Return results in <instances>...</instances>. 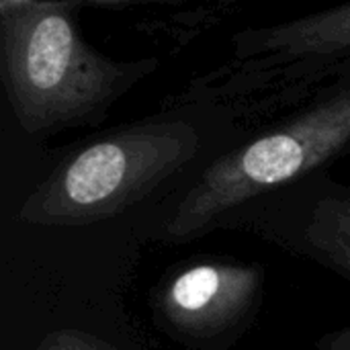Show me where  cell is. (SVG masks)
I'll return each mask as SVG.
<instances>
[{"label":"cell","mask_w":350,"mask_h":350,"mask_svg":"<svg viewBox=\"0 0 350 350\" xmlns=\"http://www.w3.org/2000/svg\"><path fill=\"white\" fill-rule=\"evenodd\" d=\"M226 230L256 236L350 283V183L330 170L248 203Z\"/></svg>","instance_id":"5"},{"label":"cell","mask_w":350,"mask_h":350,"mask_svg":"<svg viewBox=\"0 0 350 350\" xmlns=\"http://www.w3.org/2000/svg\"><path fill=\"white\" fill-rule=\"evenodd\" d=\"M244 133L228 109L176 94L158 113L64 150L16 219L33 228H80L119 217L152 197L164 201Z\"/></svg>","instance_id":"1"},{"label":"cell","mask_w":350,"mask_h":350,"mask_svg":"<svg viewBox=\"0 0 350 350\" xmlns=\"http://www.w3.org/2000/svg\"><path fill=\"white\" fill-rule=\"evenodd\" d=\"M314 347L316 350H350V324L322 334Z\"/></svg>","instance_id":"7"},{"label":"cell","mask_w":350,"mask_h":350,"mask_svg":"<svg viewBox=\"0 0 350 350\" xmlns=\"http://www.w3.org/2000/svg\"><path fill=\"white\" fill-rule=\"evenodd\" d=\"M267 289L258 262L201 254L170 267L152 287L154 326L187 350L234 349L254 326Z\"/></svg>","instance_id":"4"},{"label":"cell","mask_w":350,"mask_h":350,"mask_svg":"<svg viewBox=\"0 0 350 350\" xmlns=\"http://www.w3.org/2000/svg\"><path fill=\"white\" fill-rule=\"evenodd\" d=\"M350 154V57L304 103L246 129L242 139L150 209L146 234L180 246L226 226L252 201Z\"/></svg>","instance_id":"2"},{"label":"cell","mask_w":350,"mask_h":350,"mask_svg":"<svg viewBox=\"0 0 350 350\" xmlns=\"http://www.w3.org/2000/svg\"><path fill=\"white\" fill-rule=\"evenodd\" d=\"M80 2L2 0L0 74L21 131L45 139L100 125L160 68L158 57L113 59L78 25Z\"/></svg>","instance_id":"3"},{"label":"cell","mask_w":350,"mask_h":350,"mask_svg":"<svg viewBox=\"0 0 350 350\" xmlns=\"http://www.w3.org/2000/svg\"><path fill=\"white\" fill-rule=\"evenodd\" d=\"M35 350H133L117 342H111L98 334L82 328H57L45 334Z\"/></svg>","instance_id":"6"}]
</instances>
